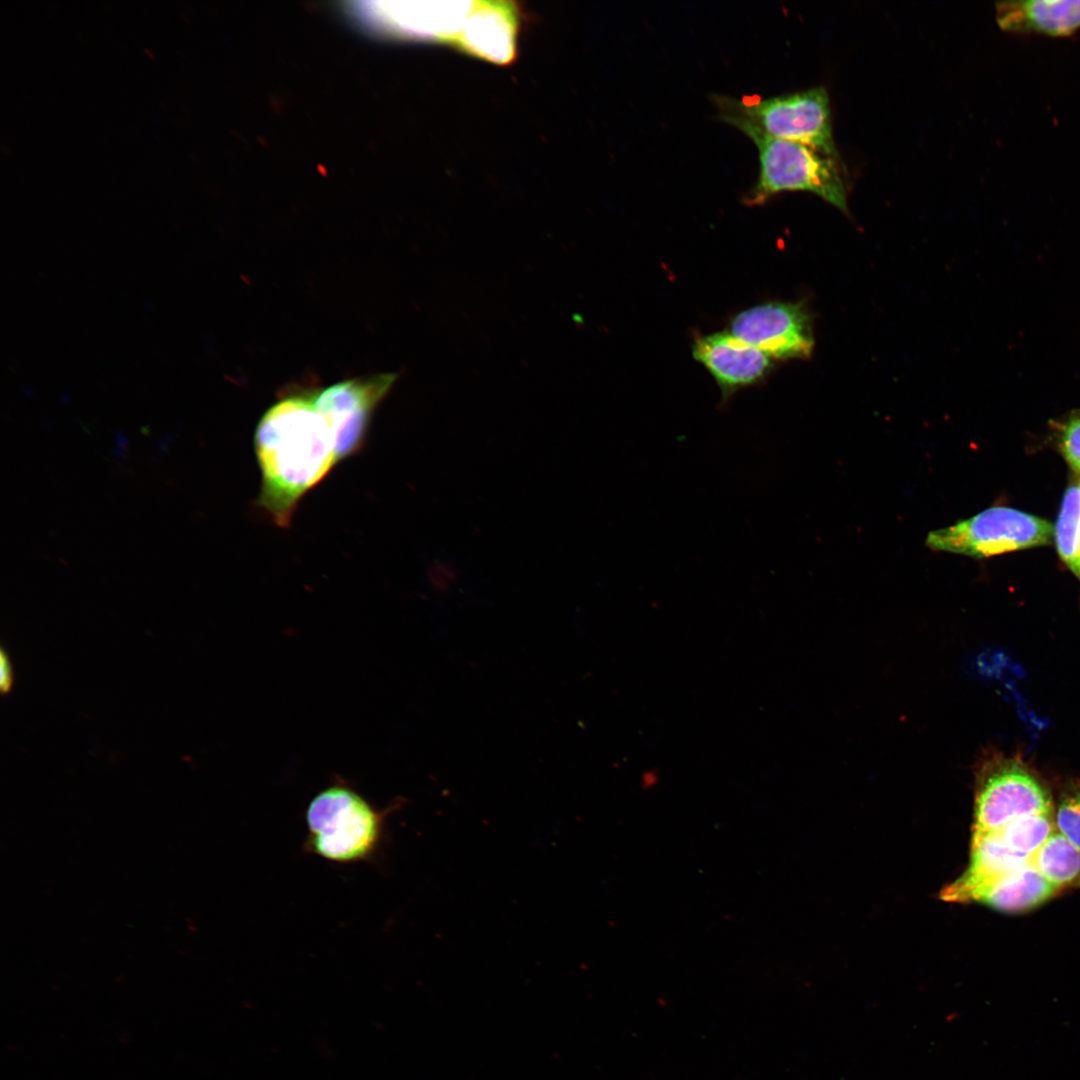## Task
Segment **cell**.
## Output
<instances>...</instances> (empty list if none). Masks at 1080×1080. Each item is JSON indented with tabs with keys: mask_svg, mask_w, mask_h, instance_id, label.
Wrapping results in <instances>:
<instances>
[{
	"mask_svg": "<svg viewBox=\"0 0 1080 1080\" xmlns=\"http://www.w3.org/2000/svg\"><path fill=\"white\" fill-rule=\"evenodd\" d=\"M996 20L1011 33L1067 37L1080 29V0L998 2Z\"/></svg>",
	"mask_w": 1080,
	"mask_h": 1080,
	"instance_id": "cell-12",
	"label": "cell"
},
{
	"mask_svg": "<svg viewBox=\"0 0 1080 1080\" xmlns=\"http://www.w3.org/2000/svg\"><path fill=\"white\" fill-rule=\"evenodd\" d=\"M719 118L753 136L799 142L838 156L832 136L830 101L822 86L771 98L713 96Z\"/></svg>",
	"mask_w": 1080,
	"mask_h": 1080,
	"instance_id": "cell-2",
	"label": "cell"
},
{
	"mask_svg": "<svg viewBox=\"0 0 1080 1080\" xmlns=\"http://www.w3.org/2000/svg\"><path fill=\"white\" fill-rule=\"evenodd\" d=\"M13 687V669L9 655L4 648L0 651V692L9 694Z\"/></svg>",
	"mask_w": 1080,
	"mask_h": 1080,
	"instance_id": "cell-20",
	"label": "cell"
},
{
	"mask_svg": "<svg viewBox=\"0 0 1080 1080\" xmlns=\"http://www.w3.org/2000/svg\"><path fill=\"white\" fill-rule=\"evenodd\" d=\"M383 819L359 793L344 784L332 785L308 806L307 848L335 862L366 859L379 844Z\"/></svg>",
	"mask_w": 1080,
	"mask_h": 1080,
	"instance_id": "cell-3",
	"label": "cell"
},
{
	"mask_svg": "<svg viewBox=\"0 0 1080 1080\" xmlns=\"http://www.w3.org/2000/svg\"><path fill=\"white\" fill-rule=\"evenodd\" d=\"M398 377L394 372L357 377L315 391L314 405L331 431L338 462L362 447L376 407Z\"/></svg>",
	"mask_w": 1080,
	"mask_h": 1080,
	"instance_id": "cell-7",
	"label": "cell"
},
{
	"mask_svg": "<svg viewBox=\"0 0 1080 1080\" xmlns=\"http://www.w3.org/2000/svg\"><path fill=\"white\" fill-rule=\"evenodd\" d=\"M1031 863L1058 891L1080 881V850L1057 830L1032 855Z\"/></svg>",
	"mask_w": 1080,
	"mask_h": 1080,
	"instance_id": "cell-15",
	"label": "cell"
},
{
	"mask_svg": "<svg viewBox=\"0 0 1080 1080\" xmlns=\"http://www.w3.org/2000/svg\"><path fill=\"white\" fill-rule=\"evenodd\" d=\"M315 391L286 392L256 428L262 475L257 504L281 527L289 525L300 499L338 462L331 431L314 405Z\"/></svg>",
	"mask_w": 1080,
	"mask_h": 1080,
	"instance_id": "cell-1",
	"label": "cell"
},
{
	"mask_svg": "<svg viewBox=\"0 0 1080 1080\" xmlns=\"http://www.w3.org/2000/svg\"><path fill=\"white\" fill-rule=\"evenodd\" d=\"M1077 886H1080V881L1078 882Z\"/></svg>",
	"mask_w": 1080,
	"mask_h": 1080,
	"instance_id": "cell-21",
	"label": "cell"
},
{
	"mask_svg": "<svg viewBox=\"0 0 1080 1080\" xmlns=\"http://www.w3.org/2000/svg\"><path fill=\"white\" fill-rule=\"evenodd\" d=\"M1055 536L1059 556L1080 580V482L1071 484L1065 492Z\"/></svg>",
	"mask_w": 1080,
	"mask_h": 1080,
	"instance_id": "cell-16",
	"label": "cell"
},
{
	"mask_svg": "<svg viewBox=\"0 0 1080 1080\" xmlns=\"http://www.w3.org/2000/svg\"><path fill=\"white\" fill-rule=\"evenodd\" d=\"M1058 890L1031 863L1005 874L968 894L964 902H977L1006 913H1021L1048 901Z\"/></svg>",
	"mask_w": 1080,
	"mask_h": 1080,
	"instance_id": "cell-14",
	"label": "cell"
},
{
	"mask_svg": "<svg viewBox=\"0 0 1080 1080\" xmlns=\"http://www.w3.org/2000/svg\"><path fill=\"white\" fill-rule=\"evenodd\" d=\"M693 355L721 387L723 401L735 390L757 383L771 366V357L731 333L698 338Z\"/></svg>",
	"mask_w": 1080,
	"mask_h": 1080,
	"instance_id": "cell-11",
	"label": "cell"
},
{
	"mask_svg": "<svg viewBox=\"0 0 1080 1080\" xmlns=\"http://www.w3.org/2000/svg\"><path fill=\"white\" fill-rule=\"evenodd\" d=\"M1030 861V856L1012 850L998 832L973 830L969 867L941 896L946 901L964 903L975 889Z\"/></svg>",
	"mask_w": 1080,
	"mask_h": 1080,
	"instance_id": "cell-13",
	"label": "cell"
},
{
	"mask_svg": "<svg viewBox=\"0 0 1080 1080\" xmlns=\"http://www.w3.org/2000/svg\"><path fill=\"white\" fill-rule=\"evenodd\" d=\"M731 334L771 358L809 356L813 337L806 311L799 304L767 303L739 313Z\"/></svg>",
	"mask_w": 1080,
	"mask_h": 1080,
	"instance_id": "cell-8",
	"label": "cell"
},
{
	"mask_svg": "<svg viewBox=\"0 0 1080 1080\" xmlns=\"http://www.w3.org/2000/svg\"><path fill=\"white\" fill-rule=\"evenodd\" d=\"M1053 811L1046 785L1022 761L993 757L976 777L974 831L999 832L1013 820Z\"/></svg>",
	"mask_w": 1080,
	"mask_h": 1080,
	"instance_id": "cell-6",
	"label": "cell"
},
{
	"mask_svg": "<svg viewBox=\"0 0 1080 1080\" xmlns=\"http://www.w3.org/2000/svg\"><path fill=\"white\" fill-rule=\"evenodd\" d=\"M1052 525L1010 507L988 508L971 518L929 532L925 544L935 551L989 557L1051 541Z\"/></svg>",
	"mask_w": 1080,
	"mask_h": 1080,
	"instance_id": "cell-5",
	"label": "cell"
},
{
	"mask_svg": "<svg viewBox=\"0 0 1080 1080\" xmlns=\"http://www.w3.org/2000/svg\"><path fill=\"white\" fill-rule=\"evenodd\" d=\"M357 16L385 33L454 42L474 1L371 2ZM383 32V33H384Z\"/></svg>",
	"mask_w": 1080,
	"mask_h": 1080,
	"instance_id": "cell-9",
	"label": "cell"
},
{
	"mask_svg": "<svg viewBox=\"0 0 1080 1080\" xmlns=\"http://www.w3.org/2000/svg\"><path fill=\"white\" fill-rule=\"evenodd\" d=\"M759 154V176L746 201L761 204L784 191L812 192L847 212V190L834 157L805 144L772 138H750Z\"/></svg>",
	"mask_w": 1080,
	"mask_h": 1080,
	"instance_id": "cell-4",
	"label": "cell"
},
{
	"mask_svg": "<svg viewBox=\"0 0 1080 1080\" xmlns=\"http://www.w3.org/2000/svg\"><path fill=\"white\" fill-rule=\"evenodd\" d=\"M1056 830L1080 850V780L1061 791L1054 812Z\"/></svg>",
	"mask_w": 1080,
	"mask_h": 1080,
	"instance_id": "cell-18",
	"label": "cell"
},
{
	"mask_svg": "<svg viewBox=\"0 0 1080 1080\" xmlns=\"http://www.w3.org/2000/svg\"><path fill=\"white\" fill-rule=\"evenodd\" d=\"M518 8L507 1H474L454 43L465 52L496 64L516 56Z\"/></svg>",
	"mask_w": 1080,
	"mask_h": 1080,
	"instance_id": "cell-10",
	"label": "cell"
},
{
	"mask_svg": "<svg viewBox=\"0 0 1080 1080\" xmlns=\"http://www.w3.org/2000/svg\"><path fill=\"white\" fill-rule=\"evenodd\" d=\"M1056 830L1054 811L1017 818L998 833L1014 851L1032 857Z\"/></svg>",
	"mask_w": 1080,
	"mask_h": 1080,
	"instance_id": "cell-17",
	"label": "cell"
},
{
	"mask_svg": "<svg viewBox=\"0 0 1080 1080\" xmlns=\"http://www.w3.org/2000/svg\"><path fill=\"white\" fill-rule=\"evenodd\" d=\"M1058 447L1074 472L1080 476V409L1054 423Z\"/></svg>",
	"mask_w": 1080,
	"mask_h": 1080,
	"instance_id": "cell-19",
	"label": "cell"
}]
</instances>
